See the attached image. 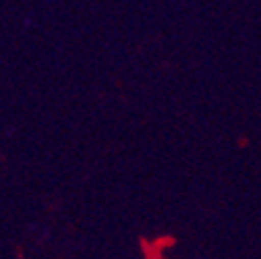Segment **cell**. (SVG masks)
<instances>
[]
</instances>
